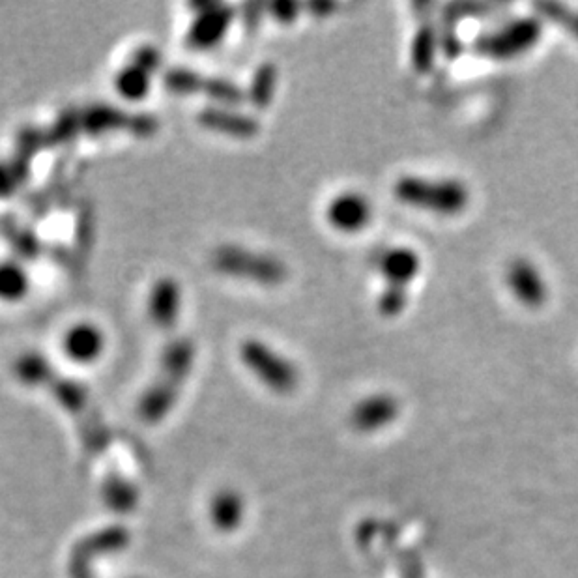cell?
<instances>
[{
    "label": "cell",
    "mask_w": 578,
    "mask_h": 578,
    "mask_svg": "<svg viewBox=\"0 0 578 578\" xmlns=\"http://www.w3.org/2000/svg\"><path fill=\"white\" fill-rule=\"evenodd\" d=\"M421 261L416 251L408 247H395L382 255L380 272L388 279L390 287H403L420 274Z\"/></svg>",
    "instance_id": "obj_15"
},
{
    "label": "cell",
    "mask_w": 578,
    "mask_h": 578,
    "mask_svg": "<svg viewBox=\"0 0 578 578\" xmlns=\"http://www.w3.org/2000/svg\"><path fill=\"white\" fill-rule=\"evenodd\" d=\"M326 217L335 231L352 234L363 231L369 225L373 210L363 195L348 191L337 195L332 203L328 204Z\"/></svg>",
    "instance_id": "obj_11"
},
{
    "label": "cell",
    "mask_w": 578,
    "mask_h": 578,
    "mask_svg": "<svg viewBox=\"0 0 578 578\" xmlns=\"http://www.w3.org/2000/svg\"><path fill=\"white\" fill-rule=\"evenodd\" d=\"M30 290V277L15 261L0 262V302H21Z\"/></svg>",
    "instance_id": "obj_21"
},
{
    "label": "cell",
    "mask_w": 578,
    "mask_h": 578,
    "mask_svg": "<svg viewBox=\"0 0 578 578\" xmlns=\"http://www.w3.org/2000/svg\"><path fill=\"white\" fill-rule=\"evenodd\" d=\"M180 313H182L180 283L171 275L159 277L148 294V318H150V322L161 332H169L180 320Z\"/></svg>",
    "instance_id": "obj_10"
},
{
    "label": "cell",
    "mask_w": 578,
    "mask_h": 578,
    "mask_svg": "<svg viewBox=\"0 0 578 578\" xmlns=\"http://www.w3.org/2000/svg\"><path fill=\"white\" fill-rule=\"evenodd\" d=\"M393 193L397 201L423 208L440 216H457L470 203V193L461 182L455 180H427L416 176L401 178Z\"/></svg>",
    "instance_id": "obj_3"
},
{
    "label": "cell",
    "mask_w": 578,
    "mask_h": 578,
    "mask_svg": "<svg viewBox=\"0 0 578 578\" xmlns=\"http://www.w3.org/2000/svg\"><path fill=\"white\" fill-rule=\"evenodd\" d=\"M309 8L311 12H322V15H328L335 8V4H318L317 2V4H311Z\"/></svg>",
    "instance_id": "obj_33"
},
{
    "label": "cell",
    "mask_w": 578,
    "mask_h": 578,
    "mask_svg": "<svg viewBox=\"0 0 578 578\" xmlns=\"http://www.w3.org/2000/svg\"><path fill=\"white\" fill-rule=\"evenodd\" d=\"M47 148L70 145L83 133V116L81 109L66 107L58 113L57 118L44 128Z\"/></svg>",
    "instance_id": "obj_18"
},
{
    "label": "cell",
    "mask_w": 578,
    "mask_h": 578,
    "mask_svg": "<svg viewBox=\"0 0 578 578\" xmlns=\"http://www.w3.org/2000/svg\"><path fill=\"white\" fill-rule=\"evenodd\" d=\"M242 513H244L242 498L236 496L234 492H223L214 500L212 517H214L216 526L223 528V530L234 528L242 519Z\"/></svg>",
    "instance_id": "obj_23"
},
{
    "label": "cell",
    "mask_w": 578,
    "mask_h": 578,
    "mask_svg": "<svg viewBox=\"0 0 578 578\" xmlns=\"http://www.w3.org/2000/svg\"><path fill=\"white\" fill-rule=\"evenodd\" d=\"M0 236L8 242L17 257L25 261H34L40 257L44 251V246L36 232L32 231L27 225L19 223L15 217L0 216Z\"/></svg>",
    "instance_id": "obj_16"
},
{
    "label": "cell",
    "mask_w": 578,
    "mask_h": 578,
    "mask_svg": "<svg viewBox=\"0 0 578 578\" xmlns=\"http://www.w3.org/2000/svg\"><path fill=\"white\" fill-rule=\"evenodd\" d=\"M509 287L526 307H541L547 302V287L534 264L528 261L513 262L507 274Z\"/></svg>",
    "instance_id": "obj_13"
},
{
    "label": "cell",
    "mask_w": 578,
    "mask_h": 578,
    "mask_svg": "<svg viewBox=\"0 0 578 578\" xmlns=\"http://www.w3.org/2000/svg\"><path fill=\"white\" fill-rule=\"evenodd\" d=\"M406 305V290L403 287H388L380 296V311L384 315H399Z\"/></svg>",
    "instance_id": "obj_29"
},
{
    "label": "cell",
    "mask_w": 578,
    "mask_h": 578,
    "mask_svg": "<svg viewBox=\"0 0 578 578\" xmlns=\"http://www.w3.org/2000/svg\"><path fill=\"white\" fill-rule=\"evenodd\" d=\"M537 8L550 19H554L560 27H564L569 34H573L578 40V14L567 10L560 4H539Z\"/></svg>",
    "instance_id": "obj_28"
},
{
    "label": "cell",
    "mask_w": 578,
    "mask_h": 578,
    "mask_svg": "<svg viewBox=\"0 0 578 578\" xmlns=\"http://www.w3.org/2000/svg\"><path fill=\"white\" fill-rule=\"evenodd\" d=\"M300 10H302V6L298 2H272V4H268V14L283 25L294 23L300 17Z\"/></svg>",
    "instance_id": "obj_30"
},
{
    "label": "cell",
    "mask_w": 578,
    "mask_h": 578,
    "mask_svg": "<svg viewBox=\"0 0 578 578\" xmlns=\"http://www.w3.org/2000/svg\"><path fill=\"white\" fill-rule=\"evenodd\" d=\"M94 238H96V212H94V206L85 201L77 210L75 232H73V249L83 261L87 259L94 247Z\"/></svg>",
    "instance_id": "obj_22"
},
{
    "label": "cell",
    "mask_w": 578,
    "mask_h": 578,
    "mask_svg": "<svg viewBox=\"0 0 578 578\" xmlns=\"http://www.w3.org/2000/svg\"><path fill=\"white\" fill-rule=\"evenodd\" d=\"M130 60L133 64L145 68L146 72H150L152 75H156L163 66V55H161L158 47L152 44L139 45L131 53Z\"/></svg>",
    "instance_id": "obj_27"
},
{
    "label": "cell",
    "mask_w": 578,
    "mask_h": 578,
    "mask_svg": "<svg viewBox=\"0 0 578 578\" xmlns=\"http://www.w3.org/2000/svg\"><path fill=\"white\" fill-rule=\"evenodd\" d=\"M210 264L217 274L259 283L262 287H277L289 277L287 264L274 255L234 244L216 247L210 255Z\"/></svg>",
    "instance_id": "obj_2"
},
{
    "label": "cell",
    "mask_w": 578,
    "mask_h": 578,
    "mask_svg": "<svg viewBox=\"0 0 578 578\" xmlns=\"http://www.w3.org/2000/svg\"><path fill=\"white\" fill-rule=\"evenodd\" d=\"M163 85L176 96H204L214 105L238 107L246 100V90L232 83L231 79L203 75L189 68H171L163 73Z\"/></svg>",
    "instance_id": "obj_4"
},
{
    "label": "cell",
    "mask_w": 578,
    "mask_h": 578,
    "mask_svg": "<svg viewBox=\"0 0 578 578\" xmlns=\"http://www.w3.org/2000/svg\"><path fill=\"white\" fill-rule=\"evenodd\" d=\"M541 38V23L537 19H521L506 29L483 38L477 49L492 58L519 57L530 51Z\"/></svg>",
    "instance_id": "obj_8"
},
{
    "label": "cell",
    "mask_w": 578,
    "mask_h": 578,
    "mask_svg": "<svg viewBox=\"0 0 578 578\" xmlns=\"http://www.w3.org/2000/svg\"><path fill=\"white\" fill-rule=\"evenodd\" d=\"M434 36L433 30L423 29L412 45V64L416 70L427 72L433 66Z\"/></svg>",
    "instance_id": "obj_25"
},
{
    "label": "cell",
    "mask_w": 578,
    "mask_h": 578,
    "mask_svg": "<svg viewBox=\"0 0 578 578\" xmlns=\"http://www.w3.org/2000/svg\"><path fill=\"white\" fill-rule=\"evenodd\" d=\"M197 122L204 130L214 131L238 141L255 139L261 131V122L255 116L238 111L227 105H208L199 111Z\"/></svg>",
    "instance_id": "obj_9"
},
{
    "label": "cell",
    "mask_w": 578,
    "mask_h": 578,
    "mask_svg": "<svg viewBox=\"0 0 578 578\" xmlns=\"http://www.w3.org/2000/svg\"><path fill=\"white\" fill-rule=\"evenodd\" d=\"M83 133L90 137H100L115 131H126L133 137L148 139L159 131L158 116L150 113H130L111 103H92L81 109Z\"/></svg>",
    "instance_id": "obj_6"
},
{
    "label": "cell",
    "mask_w": 578,
    "mask_h": 578,
    "mask_svg": "<svg viewBox=\"0 0 578 578\" xmlns=\"http://www.w3.org/2000/svg\"><path fill=\"white\" fill-rule=\"evenodd\" d=\"M49 257L53 259L55 264H58L64 272L77 277V275L83 272V266H85V261L77 255L75 249H70V247L62 246V244H55V246L49 247Z\"/></svg>",
    "instance_id": "obj_26"
},
{
    "label": "cell",
    "mask_w": 578,
    "mask_h": 578,
    "mask_svg": "<svg viewBox=\"0 0 578 578\" xmlns=\"http://www.w3.org/2000/svg\"><path fill=\"white\" fill-rule=\"evenodd\" d=\"M195 354L197 348L188 337H176L163 348L159 356L158 378L145 391L139 405L143 420L154 423L167 416V412L173 408L182 384L186 382L193 369Z\"/></svg>",
    "instance_id": "obj_1"
},
{
    "label": "cell",
    "mask_w": 578,
    "mask_h": 578,
    "mask_svg": "<svg viewBox=\"0 0 578 578\" xmlns=\"http://www.w3.org/2000/svg\"><path fill=\"white\" fill-rule=\"evenodd\" d=\"M14 373L27 386H49L57 376L51 362L36 350H29L15 360Z\"/></svg>",
    "instance_id": "obj_20"
},
{
    "label": "cell",
    "mask_w": 578,
    "mask_h": 578,
    "mask_svg": "<svg viewBox=\"0 0 578 578\" xmlns=\"http://www.w3.org/2000/svg\"><path fill=\"white\" fill-rule=\"evenodd\" d=\"M397 414L399 405L391 395H375L352 410L350 421L358 431L369 433L390 425L391 421L397 418Z\"/></svg>",
    "instance_id": "obj_14"
},
{
    "label": "cell",
    "mask_w": 578,
    "mask_h": 578,
    "mask_svg": "<svg viewBox=\"0 0 578 578\" xmlns=\"http://www.w3.org/2000/svg\"><path fill=\"white\" fill-rule=\"evenodd\" d=\"M44 148H47V145H45L44 128L27 126V128H23V130L17 133L14 156L27 159V161L32 163V159L36 158V154H38L40 150H44Z\"/></svg>",
    "instance_id": "obj_24"
},
{
    "label": "cell",
    "mask_w": 578,
    "mask_h": 578,
    "mask_svg": "<svg viewBox=\"0 0 578 578\" xmlns=\"http://www.w3.org/2000/svg\"><path fill=\"white\" fill-rule=\"evenodd\" d=\"M277 79H279V72L274 62H262L251 75V81L246 90V100L253 103L257 111L268 109L274 102Z\"/></svg>",
    "instance_id": "obj_19"
},
{
    "label": "cell",
    "mask_w": 578,
    "mask_h": 578,
    "mask_svg": "<svg viewBox=\"0 0 578 578\" xmlns=\"http://www.w3.org/2000/svg\"><path fill=\"white\" fill-rule=\"evenodd\" d=\"M195 19L189 25L186 44L193 51H210L223 42L234 21V8L221 2H191Z\"/></svg>",
    "instance_id": "obj_7"
},
{
    "label": "cell",
    "mask_w": 578,
    "mask_h": 578,
    "mask_svg": "<svg viewBox=\"0 0 578 578\" xmlns=\"http://www.w3.org/2000/svg\"><path fill=\"white\" fill-rule=\"evenodd\" d=\"M268 12V4H246L242 10V19L247 32H255L261 25L262 17Z\"/></svg>",
    "instance_id": "obj_32"
},
{
    "label": "cell",
    "mask_w": 578,
    "mask_h": 578,
    "mask_svg": "<svg viewBox=\"0 0 578 578\" xmlns=\"http://www.w3.org/2000/svg\"><path fill=\"white\" fill-rule=\"evenodd\" d=\"M21 188L14 169L8 161H0V199H10Z\"/></svg>",
    "instance_id": "obj_31"
},
{
    "label": "cell",
    "mask_w": 578,
    "mask_h": 578,
    "mask_svg": "<svg viewBox=\"0 0 578 578\" xmlns=\"http://www.w3.org/2000/svg\"><path fill=\"white\" fill-rule=\"evenodd\" d=\"M240 358L266 388L287 395L298 386V371L292 363L261 339L249 337L240 345Z\"/></svg>",
    "instance_id": "obj_5"
},
{
    "label": "cell",
    "mask_w": 578,
    "mask_h": 578,
    "mask_svg": "<svg viewBox=\"0 0 578 578\" xmlns=\"http://www.w3.org/2000/svg\"><path fill=\"white\" fill-rule=\"evenodd\" d=\"M62 350L70 362L81 365L98 362L105 350V333L92 322H79L64 335Z\"/></svg>",
    "instance_id": "obj_12"
},
{
    "label": "cell",
    "mask_w": 578,
    "mask_h": 578,
    "mask_svg": "<svg viewBox=\"0 0 578 578\" xmlns=\"http://www.w3.org/2000/svg\"><path fill=\"white\" fill-rule=\"evenodd\" d=\"M152 73L128 60L113 77L116 94L128 102H141L150 94Z\"/></svg>",
    "instance_id": "obj_17"
}]
</instances>
